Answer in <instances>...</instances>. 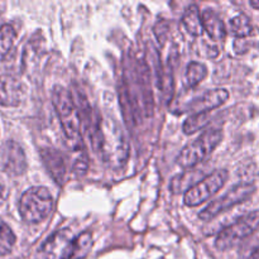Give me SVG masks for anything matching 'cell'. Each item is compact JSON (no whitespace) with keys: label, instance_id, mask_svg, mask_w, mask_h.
Listing matches in <instances>:
<instances>
[{"label":"cell","instance_id":"1","mask_svg":"<svg viewBox=\"0 0 259 259\" xmlns=\"http://www.w3.org/2000/svg\"><path fill=\"white\" fill-rule=\"evenodd\" d=\"M91 245V233L75 237L70 229H60L46 240L40 253L43 259H81L88 254Z\"/></svg>","mask_w":259,"mask_h":259},{"label":"cell","instance_id":"2","mask_svg":"<svg viewBox=\"0 0 259 259\" xmlns=\"http://www.w3.org/2000/svg\"><path fill=\"white\" fill-rule=\"evenodd\" d=\"M52 104L68 141H71V143L75 144L76 147L82 146V138H81L82 119L70 91L63 86L56 85L52 90Z\"/></svg>","mask_w":259,"mask_h":259},{"label":"cell","instance_id":"3","mask_svg":"<svg viewBox=\"0 0 259 259\" xmlns=\"http://www.w3.org/2000/svg\"><path fill=\"white\" fill-rule=\"evenodd\" d=\"M53 209V197L48 189L42 186L30 187L20 197L19 212L23 220L30 224L42 223L50 217Z\"/></svg>","mask_w":259,"mask_h":259},{"label":"cell","instance_id":"4","mask_svg":"<svg viewBox=\"0 0 259 259\" xmlns=\"http://www.w3.org/2000/svg\"><path fill=\"white\" fill-rule=\"evenodd\" d=\"M223 133L219 129H210L204 132L192 143L187 144L177 156V164L182 168H191L212 153L222 142Z\"/></svg>","mask_w":259,"mask_h":259},{"label":"cell","instance_id":"5","mask_svg":"<svg viewBox=\"0 0 259 259\" xmlns=\"http://www.w3.org/2000/svg\"><path fill=\"white\" fill-rule=\"evenodd\" d=\"M259 227V211H252L240 218L234 224L228 225L218 234L217 245L218 249L227 250L239 244L242 240L249 237Z\"/></svg>","mask_w":259,"mask_h":259},{"label":"cell","instance_id":"6","mask_svg":"<svg viewBox=\"0 0 259 259\" xmlns=\"http://www.w3.org/2000/svg\"><path fill=\"white\" fill-rule=\"evenodd\" d=\"M255 191V186L252 184H238L229 190L225 195L211 201L202 211H200L199 218L204 222L214 219L218 215L223 214L224 211L234 207L235 205L242 204L245 200L249 199Z\"/></svg>","mask_w":259,"mask_h":259},{"label":"cell","instance_id":"7","mask_svg":"<svg viewBox=\"0 0 259 259\" xmlns=\"http://www.w3.org/2000/svg\"><path fill=\"white\" fill-rule=\"evenodd\" d=\"M228 180L227 169H219L214 174L209 175L199 184L190 187L184 196V202L187 206H199L202 202L207 201L212 195L217 194Z\"/></svg>","mask_w":259,"mask_h":259},{"label":"cell","instance_id":"8","mask_svg":"<svg viewBox=\"0 0 259 259\" xmlns=\"http://www.w3.org/2000/svg\"><path fill=\"white\" fill-rule=\"evenodd\" d=\"M25 96V88L18 78L10 75H0V105L18 106Z\"/></svg>","mask_w":259,"mask_h":259},{"label":"cell","instance_id":"9","mask_svg":"<svg viewBox=\"0 0 259 259\" xmlns=\"http://www.w3.org/2000/svg\"><path fill=\"white\" fill-rule=\"evenodd\" d=\"M40 157L48 174L52 176L56 184H65L67 179V166H66V161L62 154L53 148H43L40 151Z\"/></svg>","mask_w":259,"mask_h":259},{"label":"cell","instance_id":"10","mask_svg":"<svg viewBox=\"0 0 259 259\" xmlns=\"http://www.w3.org/2000/svg\"><path fill=\"white\" fill-rule=\"evenodd\" d=\"M229 99V91L227 89H215L205 93L194 101L190 106L195 114L210 113L214 109L222 106Z\"/></svg>","mask_w":259,"mask_h":259},{"label":"cell","instance_id":"11","mask_svg":"<svg viewBox=\"0 0 259 259\" xmlns=\"http://www.w3.org/2000/svg\"><path fill=\"white\" fill-rule=\"evenodd\" d=\"M4 167L8 174L22 175L27 168V161H25V154L22 147L15 142H8L4 147Z\"/></svg>","mask_w":259,"mask_h":259},{"label":"cell","instance_id":"12","mask_svg":"<svg viewBox=\"0 0 259 259\" xmlns=\"http://www.w3.org/2000/svg\"><path fill=\"white\" fill-rule=\"evenodd\" d=\"M202 25H204V30L209 34V37L212 40H224L227 37V29H225L224 22L222 18L219 17L215 10L206 9L202 12L201 14Z\"/></svg>","mask_w":259,"mask_h":259},{"label":"cell","instance_id":"13","mask_svg":"<svg viewBox=\"0 0 259 259\" xmlns=\"http://www.w3.org/2000/svg\"><path fill=\"white\" fill-rule=\"evenodd\" d=\"M182 24L186 28L187 32L195 37H200L202 35L204 30V25H202L201 13L197 5L192 4L185 10L184 17H182Z\"/></svg>","mask_w":259,"mask_h":259},{"label":"cell","instance_id":"14","mask_svg":"<svg viewBox=\"0 0 259 259\" xmlns=\"http://www.w3.org/2000/svg\"><path fill=\"white\" fill-rule=\"evenodd\" d=\"M229 28L232 34L238 38L248 37L253 32L252 23H250L249 18L244 14H239L233 18L229 23Z\"/></svg>","mask_w":259,"mask_h":259},{"label":"cell","instance_id":"15","mask_svg":"<svg viewBox=\"0 0 259 259\" xmlns=\"http://www.w3.org/2000/svg\"><path fill=\"white\" fill-rule=\"evenodd\" d=\"M210 118H211V113H199L189 116L185 120L184 126H182L184 133L187 134V136L196 133V132L205 128L210 123Z\"/></svg>","mask_w":259,"mask_h":259},{"label":"cell","instance_id":"16","mask_svg":"<svg viewBox=\"0 0 259 259\" xmlns=\"http://www.w3.org/2000/svg\"><path fill=\"white\" fill-rule=\"evenodd\" d=\"M207 76V67L204 63L191 62L189 63L186 70V81L187 85L195 88L199 83H201Z\"/></svg>","mask_w":259,"mask_h":259},{"label":"cell","instance_id":"17","mask_svg":"<svg viewBox=\"0 0 259 259\" xmlns=\"http://www.w3.org/2000/svg\"><path fill=\"white\" fill-rule=\"evenodd\" d=\"M15 37L17 33L10 24H4L0 27V61L12 50Z\"/></svg>","mask_w":259,"mask_h":259},{"label":"cell","instance_id":"18","mask_svg":"<svg viewBox=\"0 0 259 259\" xmlns=\"http://www.w3.org/2000/svg\"><path fill=\"white\" fill-rule=\"evenodd\" d=\"M15 243V235L4 222L0 220V249L9 252Z\"/></svg>","mask_w":259,"mask_h":259},{"label":"cell","instance_id":"19","mask_svg":"<svg viewBox=\"0 0 259 259\" xmlns=\"http://www.w3.org/2000/svg\"><path fill=\"white\" fill-rule=\"evenodd\" d=\"M86 169H88V159H86V157L77 159V162L75 163V171L77 174H80V172L81 174H85Z\"/></svg>","mask_w":259,"mask_h":259},{"label":"cell","instance_id":"20","mask_svg":"<svg viewBox=\"0 0 259 259\" xmlns=\"http://www.w3.org/2000/svg\"><path fill=\"white\" fill-rule=\"evenodd\" d=\"M4 186H3L2 184H0V205L4 202V199H5V194H4Z\"/></svg>","mask_w":259,"mask_h":259},{"label":"cell","instance_id":"21","mask_svg":"<svg viewBox=\"0 0 259 259\" xmlns=\"http://www.w3.org/2000/svg\"><path fill=\"white\" fill-rule=\"evenodd\" d=\"M249 259H259V247L252 253V254H250Z\"/></svg>","mask_w":259,"mask_h":259},{"label":"cell","instance_id":"22","mask_svg":"<svg viewBox=\"0 0 259 259\" xmlns=\"http://www.w3.org/2000/svg\"><path fill=\"white\" fill-rule=\"evenodd\" d=\"M250 5H252L253 8H257V9H259V0H257V2L253 0V2H250Z\"/></svg>","mask_w":259,"mask_h":259}]
</instances>
